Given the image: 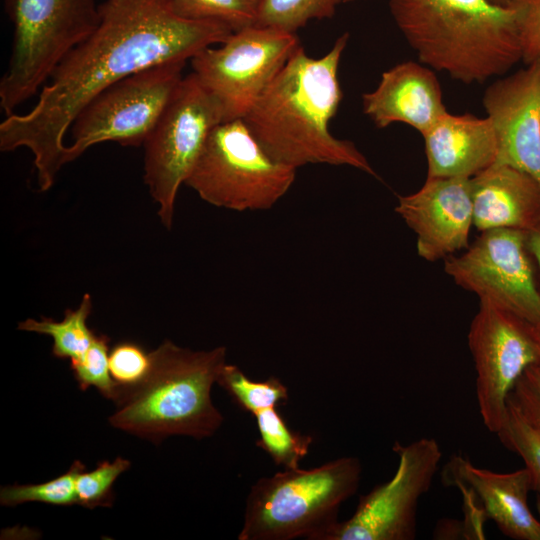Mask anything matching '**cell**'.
I'll use <instances>...</instances> for the list:
<instances>
[{"label": "cell", "mask_w": 540, "mask_h": 540, "mask_svg": "<svg viewBox=\"0 0 540 540\" xmlns=\"http://www.w3.org/2000/svg\"><path fill=\"white\" fill-rule=\"evenodd\" d=\"M502 445L521 457L533 490L540 494V435L508 404L505 421L496 433Z\"/></svg>", "instance_id": "cell-27"}, {"label": "cell", "mask_w": 540, "mask_h": 540, "mask_svg": "<svg viewBox=\"0 0 540 540\" xmlns=\"http://www.w3.org/2000/svg\"><path fill=\"white\" fill-rule=\"evenodd\" d=\"M508 404L540 435V367L531 366L523 372L509 395Z\"/></svg>", "instance_id": "cell-30"}, {"label": "cell", "mask_w": 540, "mask_h": 540, "mask_svg": "<svg viewBox=\"0 0 540 540\" xmlns=\"http://www.w3.org/2000/svg\"><path fill=\"white\" fill-rule=\"evenodd\" d=\"M444 270L479 300L489 301L540 330V290L524 231H482L463 254L445 259Z\"/></svg>", "instance_id": "cell-13"}, {"label": "cell", "mask_w": 540, "mask_h": 540, "mask_svg": "<svg viewBox=\"0 0 540 540\" xmlns=\"http://www.w3.org/2000/svg\"><path fill=\"white\" fill-rule=\"evenodd\" d=\"M398 456L393 477L361 495L353 515L337 521L319 540H413L418 503L431 487L442 451L433 438L407 445L395 442Z\"/></svg>", "instance_id": "cell-11"}, {"label": "cell", "mask_w": 540, "mask_h": 540, "mask_svg": "<svg viewBox=\"0 0 540 540\" xmlns=\"http://www.w3.org/2000/svg\"><path fill=\"white\" fill-rule=\"evenodd\" d=\"M296 171L271 157L239 118L212 129L185 185L213 206L261 211L289 191Z\"/></svg>", "instance_id": "cell-7"}, {"label": "cell", "mask_w": 540, "mask_h": 540, "mask_svg": "<svg viewBox=\"0 0 540 540\" xmlns=\"http://www.w3.org/2000/svg\"><path fill=\"white\" fill-rule=\"evenodd\" d=\"M420 63L464 84L505 75L521 61L515 7L490 0H388Z\"/></svg>", "instance_id": "cell-3"}, {"label": "cell", "mask_w": 540, "mask_h": 540, "mask_svg": "<svg viewBox=\"0 0 540 540\" xmlns=\"http://www.w3.org/2000/svg\"><path fill=\"white\" fill-rule=\"evenodd\" d=\"M152 366V352L135 342L122 341L110 349L109 370L120 390V399L147 379Z\"/></svg>", "instance_id": "cell-28"}, {"label": "cell", "mask_w": 540, "mask_h": 540, "mask_svg": "<svg viewBox=\"0 0 540 540\" xmlns=\"http://www.w3.org/2000/svg\"><path fill=\"white\" fill-rule=\"evenodd\" d=\"M85 465L75 461L64 474L39 484L10 485L0 490L3 506H17L27 502H40L56 506L77 505L76 478Z\"/></svg>", "instance_id": "cell-25"}, {"label": "cell", "mask_w": 540, "mask_h": 540, "mask_svg": "<svg viewBox=\"0 0 540 540\" xmlns=\"http://www.w3.org/2000/svg\"><path fill=\"white\" fill-rule=\"evenodd\" d=\"M276 408L253 415L259 433L256 446L265 451L275 465L286 470L298 469L309 453L313 437L293 431Z\"/></svg>", "instance_id": "cell-21"}, {"label": "cell", "mask_w": 540, "mask_h": 540, "mask_svg": "<svg viewBox=\"0 0 540 540\" xmlns=\"http://www.w3.org/2000/svg\"><path fill=\"white\" fill-rule=\"evenodd\" d=\"M476 371V396L484 426L502 427L509 395L519 377L540 366V330L497 305L479 300L468 332Z\"/></svg>", "instance_id": "cell-12"}, {"label": "cell", "mask_w": 540, "mask_h": 540, "mask_svg": "<svg viewBox=\"0 0 540 540\" xmlns=\"http://www.w3.org/2000/svg\"><path fill=\"white\" fill-rule=\"evenodd\" d=\"M482 102L498 141L494 164L514 167L540 182V64L498 77Z\"/></svg>", "instance_id": "cell-15"}, {"label": "cell", "mask_w": 540, "mask_h": 540, "mask_svg": "<svg viewBox=\"0 0 540 540\" xmlns=\"http://www.w3.org/2000/svg\"><path fill=\"white\" fill-rule=\"evenodd\" d=\"M296 34L252 25L191 60L192 73L217 101L225 121L243 118L300 47Z\"/></svg>", "instance_id": "cell-10"}, {"label": "cell", "mask_w": 540, "mask_h": 540, "mask_svg": "<svg viewBox=\"0 0 540 540\" xmlns=\"http://www.w3.org/2000/svg\"><path fill=\"white\" fill-rule=\"evenodd\" d=\"M513 7L517 13L521 61L525 65L540 64V0H520Z\"/></svg>", "instance_id": "cell-31"}, {"label": "cell", "mask_w": 540, "mask_h": 540, "mask_svg": "<svg viewBox=\"0 0 540 540\" xmlns=\"http://www.w3.org/2000/svg\"><path fill=\"white\" fill-rule=\"evenodd\" d=\"M473 225L479 231L526 232L540 219V182L504 164H493L471 178Z\"/></svg>", "instance_id": "cell-19"}, {"label": "cell", "mask_w": 540, "mask_h": 540, "mask_svg": "<svg viewBox=\"0 0 540 540\" xmlns=\"http://www.w3.org/2000/svg\"><path fill=\"white\" fill-rule=\"evenodd\" d=\"M217 384L241 410L252 415L265 409L278 408L289 399L288 388L279 378L271 376L264 381H254L233 364H225Z\"/></svg>", "instance_id": "cell-22"}, {"label": "cell", "mask_w": 540, "mask_h": 540, "mask_svg": "<svg viewBox=\"0 0 540 540\" xmlns=\"http://www.w3.org/2000/svg\"><path fill=\"white\" fill-rule=\"evenodd\" d=\"M538 367H540V366H538Z\"/></svg>", "instance_id": "cell-35"}, {"label": "cell", "mask_w": 540, "mask_h": 540, "mask_svg": "<svg viewBox=\"0 0 540 540\" xmlns=\"http://www.w3.org/2000/svg\"><path fill=\"white\" fill-rule=\"evenodd\" d=\"M348 40V33L340 35L320 58L308 56L300 46L242 118L277 161L296 169L349 166L378 177L352 141L329 130L343 97L338 69Z\"/></svg>", "instance_id": "cell-2"}, {"label": "cell", "mask_w": 540, "mask_h": 540, "mask_svg": "<svg viewBox=\"0 0 540 540\" xmlns=\"http://www.w3.org/2000/svg\"><path fill=\"white\" fill-rule=\"evenodd\" d=\"M343 0H257L255 25L288 33L310 20L331 18Z\"/></svg>", "instance_id": "cell-23"}, {"label": "cell", "mask_w": 540, "mask_h": 540, "mask_svg": "<svg viewBox=\"0 0 540 540\" xmlns=\"http://www.w3.org/2000/svg\"><path fill=\"white\" fill-rule=\"evenodd\" d=\"M100 12L97 29L59 63L37 103L0 124V150L29 149L42 192L65 165L67 131L95 96L137 71L190 60L233 33L221 23L180 18L161 0H107Z\"/></svg>", "instance_id": "cell-1"}, {"label": "cell", "mask_w": 540, "mask_h": 540, "mask_svg": "<svg viewBox=\"0 0 540 540\" xmlns=\"http://www.w3.org/2000/svg\"><path fill=\"white\" fill-rule=\"evenodd\" d=\"M350 1H354V0H343V2H350Z\"/></svg>", "instance_id": "cell-34"}, {"label": "cell", "mask_w": 540, "mask_h": 540, "mask_svg": "<svg viewBox=\"0 0 540 540\" xmlns=\"http://www.w3.org/2000/svg\"><path fill=\"white\" fill-rule=\"evenodd\" d=\"M362 466L340 457L311 469H291L258 479L245 502L239 540H319L340 506L358 490Z\"/></svg>", "instance_id": "cell-5"}, {"label": "cell", "mask_w": 540, "mask_h": 540, "mask_svg": "<svg viewBox=\"0 0 540 540\" xmlns=\"http://www.w3.org/2000/svg\"><path fill=\"white\" fill-rule=\"evenodd\" d=\"M187 61H169L137 71L95 96L73 121L65 164L91 146L112 141L122 146L144 145L177 86Z\"/></svg>", "instance_id": "cell-9"}, {"label": "cell", "mask_w": 540, "mask_h": 540, "mask_svg": "<svg viewBox=\"0 0 540 540\" xmlns=\"http://www.w3.org/2000/svg\"><path fill=\"white\" fill-rule=\"evenodd\" d=\"M109 337L96 335L86 353L79 359L70 361L74 378L82 391L93 386L107 399L117 402L120 390L109 370Z\"/></svg>", "instance_id": "cell-26"}, {"label": "cell", "mask_w": 540, "mask_h": 540, "mask_svg": "<svg viewBox=\"0 0 540 540\" xmlns=\"http://www.w3.org/2000/svg\"><path fill=\"white\" fill-rule=\"evenodd\" d=\"M224 122L217 101L194 73L183 77L144 143V182L166 229L173 225L177 193L212 131Z\"/></svg>", "instance_id": "cell-8"}, {"label": "cell", "mask_w": 540, "mask_h": 540, "mask_svg": "<svg viewBox=\"0 0 540 540\" xmlns=\"http://www.w3.org/2000/svg\"><path fill=\"white\" fill-rule=\"evenodd\" d=\"M422 137L427 177L472 178L497 159V136L487 116L447 111Z\"/></svg>", "instance_id": "cell-18"}, {"label": "cell", "mask_w": 540, "mask_h": 540, "mask_svg": "<svg viewBox=\"0 0 540 540\" xmlns=\"http://www.w3.org/2000/svg\"><path fill=\"white\" fill-rule=\"evenodd\" d=\"M151 352L149 376L116 403L109 423L155 443L171 435L212 436L223 423L211 390L227 363L226 348L195 351L165 340Z\"/></svg>", "instance_id": "cell-4"}, {"label": "cell", "mask_w": 540, "mask_h": 540, "mask_svg": "<svg viewBox=\"0 0 540 540\" xmlns=\"http://www.w3.org/2000/svg\"><path fill=\"white\" fill-rule=\"evenodd\" d=\"M13 25L11 55L0 80L6 116L40 92L59 63L101 21L96 0H5Z\"/></svg>", "instance_id": "cell-6"}, {"label": "cell", "mask_w": 540, "mask_h": 540, "mask_svg": "<svg viewBox=\"0 0 540 540\" xmlns=\"http://www.w3.org/2000/svg\"><path fill=\"white\" fill-rule=\"evenodd\" d=\"M91 311L92 298L86 293L76 309L65 310L61 321L46 317L40 320L28 318L18 324V329L50 336L53 340L52 355L72 361L81 358L96 337L87 325Z\"/></svg>", "instance_id": "cell-20"}, {"label": "cell", "mask_w": 540, "mask_h": 540, "mask_svg": "<svg viewBox=\"0 0 540 540\" xmlns=\"http://www.w3.org/2000/svg\"><path fill=\"white\" fill-rule=\"evenodd\" d=\"M131 463L122 457L98 463L92 471H80L76 478L77 505L86 508L111 506L114 500L113 484Z\"/></svg>", "instance_id": "cell-29"}, {"label": "cell", "mask_w": 540, "mask_h": 540, "mask_svg": "<svg viewBox=\"0 0 540 540\" xmlns=\"http://www.w3.org/2000/svg\"><path fill=\"white\" fill-rule=\"evenodd\" d=\"M526 247L540 269V219L539 221L525 232Z\"/></svg>", "instance_id": "cell-32"}, {"label": "cell", "mask_w": 540, "mask_h": 540, "mask_svg": "<svg viewBox=\"0 0 540 540\" xmlns=\"http://www.w3.org/2000/svg\"><path fill=\"white\" fill-rule=\"evenodd\" d=\"M176 16L199 22H217L233 32L255 25L257 0H161Z\"/></svg>", "instance_id": "cell-24"}, {"label": "cell", "mask_w": 540, "mask_h": 540, "mask_svg": "<svg viewBox=\"0 0 540 540\" xmlns=\"http://www.w3.org/2000/svg\"><path fill=\"white\" fill-rule=\"evenodd\" d=\"M442 472L443 483L476 498L482 514L491 519L502 534L515 540H540V520L528 505L533 487L527 468L498 473L454 455Z\"/></svg>", "instance_id": "cell-16"}, {"label": "cell", "mask_w": 540, "mask_h": 540, "mask_svg": "<svg viewBox=\"0 0 540 540\" xmlns=\"http://www.w3.org/2000/svg\"><path fill=\"white\" fill-rule=\"evenodd\" d=\"M362 107L378 128L403 123L421 135L447 112L433 69L414 61L384 71L376 88L362 95Z\"/></svg>", "instance_id": "cell-17"}, {"label": "cell", "mask_w": 540, "mask_h": 540, "mask_svg": "<svg viewBox=\"0 0 540 540\" xmlns=\"http://www.w3.org/2000/svg\"><path fill=\"white\" fill-rule=\"evenodd\" d=\"M395 211L416 234L421 258L429 262L446 259L469 247L471 178L427 177L416 192L398 196Z\"/></svg>", "instance_id": "cell-14"}, {"label": "cell", "mask_w": 540, "mask_h": 540, "mask_svg": "<svg viewBox=\"0 0 540 540\" xmlns=\"http://www.w3.org/2000/svg\"><path fill=\"white\" fill-rule=\"evenodd\" d=\"M490 1L502 7H513L520 0H490Z\"/></svg>", "instance_id": "cell-33"}]
</instances>
